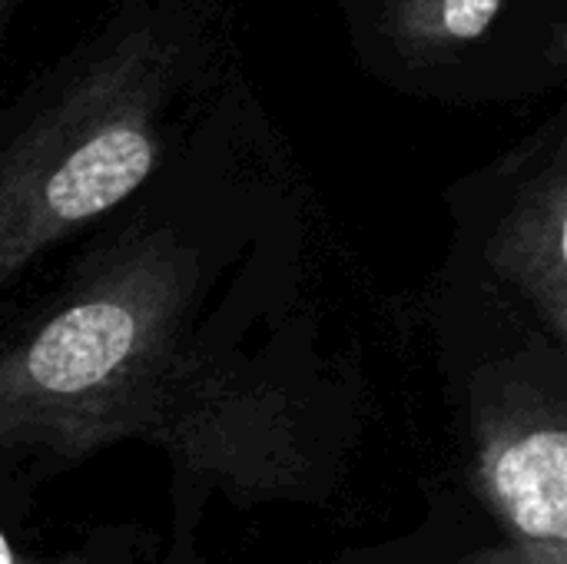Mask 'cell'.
<instances>
[{
  "mask_svg": "<svg viewBox=\"0 0 567 564\" xmlns=\"http://www.w3.org/2000/svg\"><path fill=\"white\" fill-rule=\"evenodd\" d=\"M146 439L169 452L179 482L223 489L236 502L296 495L312 469L282 389L199 369L186 356L159 396Z\"/></svg>",
  "mask_w": 567,
  "mask_h": 564,
  "instance_id": "obj_3",
  "label": "cell"
},
{
  "mask_svg": "<svg viewBox=\"0 0 567 564\" xmlns=\"http://www.w3.org/2000/svg\"><path fill=\"white\" fill-rule=\"evenodd\" d=\"M173 73L153 27L126 30L0 146V286L150 180Z\"/></svg>",
  "mask_w": 567,
  "mask_h": 564,
  "instance_id": "obj_2",
  "label": "cell"
},
{
  "mask_svg": "<svg viewBox=\"0 0 567 564\" xmlns=\"http://www.w3.org/2000/svg\"><path fill=\"white\" fill-rule=\"evenodd\" d=\"M475 482L505 542L458 564H567V425L558 402L502 386L475 396Z\"/></svg>",
  "mask_w": 567,
  "mask_h": 564,
  "instance_id": "obj_4",
  "label": "cell"
},
{
  "mask_svg": "<svg viewBox=\"0 0 567 564\" xmlns=\"http://www.w3.org/2000/svg\"><path fill=\"white\" fill-rule=\"evenodd\" d=\"M505 0H385L382 30L412 63L445 60L492 30Z\"/></svg>",
  "mask_w": 567,
  "mask_h": 564,
  "instance_id": "obj_6",
  "label": "cell"
},
{
  "mask_svg": "<svg viewBox=\"0 0 567 564\" xmlns=\"http://www.w3.org/2000/svg\"><path fill=\"white\" fill-rule=\"evenodd\" d=\"M0 564H86L83 555H63V558H37V555H23L7 532L0 529Z\"/></svg>",
  "mask_w": 567,
  "mask_h": 564,
  "instance_id": "obj_7",
  "label": "cell"
},
{
  "mask_svg": "<svg viewBox=\"0 0 567 564\" xmlns=\"http://www.w3.org/2000/svg\"><path fill=\"white\" fill-rule=\"evenodd\" d=\"M485 259L558 339H567V163L555 153L535 173L492 233Z\"/></svg>",
  "mask_w": 567,
  "mask_h": 564,
  "instance_id": "obj_5",
  "label": "cell"
},
{
  "mask_svg": "<svg viewBox=\"0 0 567 564\" xmlns=\"http://www.w3.org/2000/svg\"><path fill=\"white\" fill-rule=\"evenodd\" d=\"M196 283V253L173 229L100 253L63 306L0 349V452L86 459L146 435Z\"/></svg>",
  "mask_w": 567,
  "mask_h": 564,
  "instance_id": "obj_1",
  "label": "cell"
},
{
  "mask_svg": "<svg viewBox=\"0 0 567 564\" xmlns=\"http://www.w3.org/2000/svg\"><path fill=\"white\" fill-rule=\"evenodd\" d=\"M17 7H20V0H0V37H3V30L10 27V20H13Z\"/></svg>",
  "mask_w": 567,
  "mask_h": 564,
  "instance_id": "obj_8",
  "label": "cell"
}]
</instances>
